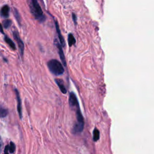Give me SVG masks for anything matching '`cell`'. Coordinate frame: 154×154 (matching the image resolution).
I'll list each match as a JSON object with an SVG mask.
<instances>
[{
  "instance_id": "6da1fadb",
  "label": "cell",
  "mask_w": 154,
  "mask_h": 154,
  "mask_svg": "<svg viewBox=\"0 0 154 154\" xmlns=\"http://www.w3.org/2000/svg\"><path fill=\"white\" fill-rule=\"evenodd\" d=\"M48 69L53 74L56 76L62 75L64 73V67L62 64L57 60L53 59L48 62Z\"/></svg>"
},
{
  "instance_id": "7a4b0ae2",
  "label": "cell",
  "mask_w": 154,
  "mask_h": 154,
  "mask_svg": "<svg viewBox=\"0 0 154 154\" xmlns=\"http://www.w3.org/2000/svg\"><path fill=\"white\" fill-rule=\"evenodd\" d=\"M30 10L36 19L39 20V21H43L44 17L43 11L37 0H31Z\"/></svg>"
},
{
  "instance_id": "3957f363",
  "label": "cell",
  "mask_w": 154,
  "mask_h": 154,
  "mask_svg": "<svg viewBox=\"0 0 154 154\" xmlns=\"http://www.w3.org/2000/svg\"><path fill=\"white\" fill-rule=\"evenodd\" d=\"M76 123L75 124L74 127H73V131L75 134L80 133L83 131V128H84V121L83 116L82 115L79 105L76 107Z\"/></svg>"
},
{
  "instance_id": "277c9868",
  "label": "cell",
  "mask_w": 154,
  "mask_h": 154,
  "mask_svg": "<svg viewBox=\"0 0 154 154\" xmlns=\"http://www.w3.org/2000/svg\"><path fill=\"white\" fill-rule=\"evenodd\" d=\"M13 37L16 40L17 43H18L19 48V51L21 56L22 57L23 54V51H24V44H23L22 40L20 38V36L19 35L18 31H13Z\"/></svg>"
},
{
  "instance_id": "5b68a950",
  "label": "cell",
  "mask_w": 154,
  "mask_h": 154,
  "mask_svg": "<svg viewBox=\"0 0 154 154\" xmlns=\"http://www.w3.org/2000/svg\"><path fill=\"white\" fill-rule=\"evenodd\" d=\"M55 44H56V46L58 48V51H59V54L60 56V58L61 61L63 63V64L64 66H66V61L65 56H64L62 46L61 45L60 43H59V42L55 41Z\"/></svg>"
},
{
  "instance_id": "8992f818",
  "label": "cell",
  "mask_w": 154,
  "mask_h": 154,
  "mask_svg": "<svg viewBox=\"0 0 154 154\" xmlns=\"http://www.w3.org/2000/svg\"><path fill=\"white\" fill-rule=\"evenodd\" d=\"M69 105L70 107H75L78 106V100H77L76 96L75 94L73 92H71L70 93L69 98Z\"/></svg>"
},
{
  "instance_id": "52a82bcc",
  "label": "cell",
  "mask_w": 154,
  "mask_h": 154,
  "mask_svg": "<svg viewBox=\"0 0 154 154\" xmlns=\"http://www.w3.org/2000/svg\"><path fill=\"white\" fill-rule=\"evenodd\" d=\"M15 93H16V95L17 102H18V107H17V108H18V111L19 115L20 118L22 119V113L21 99V98H20L19 93L18 90L15 89Z\"/></svg>"
},
{
  "instance_id": "ba28073f",
  "label": "cell",
  "mask_w": 154,
  "mask_h": 154,
  "mask_svg": "<svg viewBox=\"0 0 154 154\" xmlns=\"http://www.w3.org/2000/svg\"><path fill=\"white\" fill-rule=\"evenodd\" d=\"M56 30L57 32L58 33V37H59V40L60 42V44L62 46H65V41H64V39L63 37V36L61 34V31L60 30L59 26V23H58L57 22H56Z\"/></svg>"
},
{
  "instance_id": "9c48e42d",
  "label": "cell",
  "mask_w": 154,
  "mask_h": 154,
  "mask_svg": "<svg viewBox=\"0 0 154 154\" xmlns=\"http://www.w3.org/2000/svg\"><path fill=\"white\" fill-rule=\"evenodd\" d=\"M55 81H56V84H57L58 86L59 87V89H60L61 92H62L63 94L66 93L67 90H66V89L65 87H64V85L63 80H60V79H56L55 80Z\"/></svg>"
},
{
  "instance_id": "30bf717a",
  "label": "cell",
  "mask_w": 154,
  "mask_h": 154,
  "mask_svg": "<svg viewBox=\"0 0 154 154\" xmlns=\"http://www.w3.org/2000/svg\"><path fill=\"white\" fill-rule=\"evenodd\" d=\"M10 8L7 5L4 6L1 9V15L4 18H8L9 16Z\"/></svg>"
},
{
  "instance_id": "8fae6325",
  "label": "cell",
  "mask_w": 154,
  "mask_h": 154,
  "mask_svg": "<svg viewBox=\"0 0 154 154\" xmlns=\"http://www.w3.org/2000/svg\"><path fill=\"white\" fill-rule=\"evenodd\" d=\"M4 40H5L6 43H7L8 45L10 46V47L12 48V49H13V50L16 49V46H15V43H14V42L12 41V40H11V39L9 38L8 36H5V37H4Z\"/></svg>"
},
{
  "instance_id": "7c38bea8",
  "label": "cell",
  "mask_w": 154,
  "mask_h": 154,
  "mask_svg": "<svg viewBox=\"0 0 154 154\" xmlns=\"http://www.w3.org/2000/svg\"><path fill=\"white\" fill-rule=\"evenodd\" d=\"M76 42V40H75L74 36L72 33L69 34L68 36V44L69 46H72V45H73Z\"/></svg>"
},
{
  "instance_id": "4fadbf2b",
  "label": "cell",
  "mask_w": 154,
  "mask_h": 154,
  "mask_svg": "<svg viewBox=\"0 0 154 154\" xmlns=\"http://www.w3.org/2000/svg\"><path fill=\"white\" fill-rule=\"evenodd\" d=\"M93 139L94 141H97L99 139V131L97 128H95L93 131Z\"/></svg>"
},
{
  "instance_id": "5bb4252c",
  "label": "cell",
  "mask_w": 154,
  "mask_h": 154,
  "mask_svg": "<svg viewBox=\"0 0 154 154\" xmlns=\"http://www.w3.org/2000/svg\"><path fill=\"white\" fill-rule=\"evenodd\" d=\"M16 146L15 144L13 142H10V144L9 145V153H13L15 151Z\"/></svg>"
},
{
  "instance_id": "9a60e30c",
  "label": "cell",
  "mask_w": 154,
  "mask_h": 154,
  "mask_svg": "<svg viewBox=\"0 0 154 154\" xmlns=\"http://www.w3.org/2000/svg\"><path fill=\"white\" fill-rule=\"evenodd\" d=\"M12 25V21L9 19H6L4 20L3 22V25L5 28H9Z\"/></svg>"
},
{
  "instance_id": "2e32d148",
  "label": "cell",
  "mask_w": 154,
  "mask_h": 154,
  "mask_svg": "<svg viewBox=\"0 0 154 154\" xmlns=\"http://www.w3.org/2000/svg\"><path fill=\"white\" fill-rule=\"evenodd\" d=\"M8 113V110L4 108H1L0 109V117H4L6 116H7Z\"/></svg>"
},
{
  "instance_id": "e0dca14e",
  "label": "cell",
  "mask_w": 154,
  "mask_h": 154,
  "mask_svg": "<svg viewBox=\"0 0 154 154\" xmlns=\"http://www.w3.org/2000/svg\"><path fill=\"white\" fill-rule=\"evenodd\" d=\"M14 15H15V16L16 17V19H17V21H18L19 23H20V15L19 14L18 10H16V9H14Z\"/></svg>"
},
{
  "instance_id": "ac0fdd59",
  "label": "cell",
  "mask_w": 154,
  "mask_h": 154,
  "mask_svg": "<svg viewBox=\"0 0 154 154\" xmlns=\"http://www.w3.org/2000/svg\"><path fill=\"white\" fill-rule=\"evenodd\" d=\"M72 19H73V21L74 22L75 24H76V15H75V14L74 13H72Z\"/></svg>"
},
{
  "instance_id": "d6986e66",
  "label": "cell",
  "mask_w": 154,
  "mask_h": 154,
  "mask_svg": "<svg viewBox=\"0 0 154 154\" xmlns=\"http://www.w3.org/2000/svg\"><path fill=\"white\" fill-rule=\"evenodd\" d=\"M2 149H3V141L2 139H1V137H0V153H1V152H2Z\"/></svg>"
},
{
  "instance_id": "ffe728a7",
  "label": "cell",
  "mask_w": 154,
  "mask_h": 154,
  "mask_svg": "<svg viewBox=\"0 0 154 154\" xmlns=\"http://www.w3.org/2000/svg\"><path fill=\"white\" fill-rule=\"evenodd\" d=\"M4 153H9V145L6 146L4 149Z\"/></svg>"
},
{
  "instance_id": "44dd1931",
  "label": "cell",
  "mask_w": 154,
  "mask_h": 154,
  "mask_svg": "<svg viewBox=\"0 0 154 154\" xmlns=\"http://www.w3.org/2000/svg\"><path fill=\"white\" fill-rule=\"evenodd\" d=\"M0 31H1L3 34H4V31H3V26H2V25L1 24V23H0Z\"/></svg>"
}]
</instances>
